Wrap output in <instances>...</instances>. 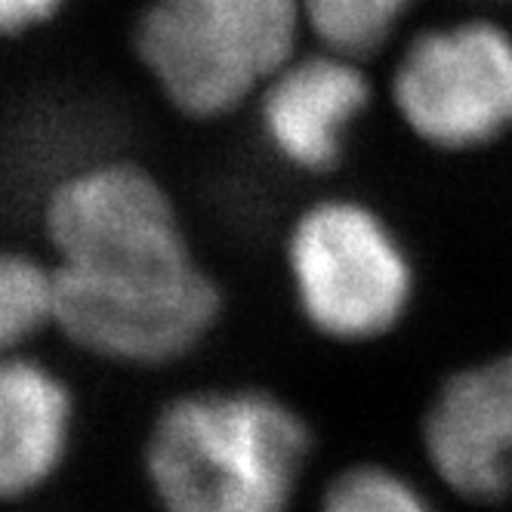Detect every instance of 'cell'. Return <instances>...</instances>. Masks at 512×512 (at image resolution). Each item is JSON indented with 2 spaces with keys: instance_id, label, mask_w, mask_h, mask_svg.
Returning a JSON list of instances; mask_svg holds the SVG:
<instances>
[{
  "instance_id": "cell-1",
  "label": "cell",
  "mask_w": 512,
  "mask_h": 512,
  "mask_svg": "<svg viewBox=\"0 0 512 512\" xmlns=\"http://www.w3.org/2000/svg\"><path fill=\"white\" fill-rule=\"evenodd\" d=\"M312 457V426L260 386L179 392L142 442L161 512H290Z\"/></svg>"
},
{
  "instance_id": "cell-2",
  "label": "cell",
  "mask_w": 512,
  "mask_h": 512,
  "mask_svg": "<svg viewBox=\"0 0 512 512\" xmlns=\"http://www.w3.org/2000/svg\"><path fill=\"white\" fill-rule=\"evenodd\" d=\"M300 0H145L133 53L173 112L216 121L294 59Z\"/></svg>"
},
{
  "instance_id": "cell-3",
  "label": "cell",
  "mask_w": 512,
  "mask_h": 512,
  "mask_svg": "<svg viewBox=\"0 0 512 512\" xmlns=\"http://www.w3.org/2000/svg\"><path fill=\"white\" fill-rule=\"evenodd\" d=\"M56 331L118 368H167L192 355L223 315V290L198 253L108 269L56 266Z\"/></svg>"
},
{
  "instance_id": "cell-4",
  "label": "cell",
  "mask_w": 512,
  "mask_h": 512,
  "mask_svg": "<svg viewBox=\"0 0 512 512\" xmlns=\"http://www.w3.org/2000/svg\"><path fill=\"white\" fill-rule=\"evenodd\" d=\"M284 253L303 318L331 340L383 337L414 300V263L405 244L361 201L309 204L290 226Z\"/></svg>"
},
{
  "instance_id": "cell-5",
  "label": "cell",
  "mask_w": 512,
  "mask_h": 512,
  "mask_svg": "<svg viewBox=\"0 0 512 512\" xmlns=\"http://www.w3.org/2000/svg\"><path fill=\"white\" fill-rule=\"evenodd\" d=\"M41 226L56 266L105 269L189 256L170 189L130 158H84L47 182Z\"/></svg>"
},
{
  "instance_id": "cell-6",
  "label": "cell",
  "mask_w": 512,
  "mask_h": 512,
  "mask_svg": "<svg viewBox=\"0 0 512 512\" xmlns=\"http://www.w3.org/2000/svg\"><path fill=\"white\" fill-rule=\"evenodd\" d=\"M392 102L420 139L463 152L512 127V31L466 19L420 31L398 59Z\"/></svg>"
},
{
  "instance_id": "cell-7",
  "label": "cell",
  "mask_w": 512,
  "mask_h": 512,
  "mask_svg": "<svg viewBox=\"0 0 512 512\" xmlns=\"http://www.w3.org/2000/svg\"><path fill=\"white\" fill-rule=\"evenodd\" d=\"M423 448L460 497H512V352L469 364L435 389L423 414Z\"/></svg>"
},
{
  "instance_id": "cell-8",
  "label": "cell",
  "mask_w": 512,
  "mask_h": 512,
  "mask_svg": "<svg viewBox=\"0 0 512 512\" xmlns=\"http://www.w3.org/2000/svg\"><path fill=\"white\" fill-rule=\"evenodd\" d=\"M368 105L371 78L355 59L321 53L281 65L256 96V118L275 158L324 173L340 164L349 130Z\"/></svg>"
},
{
  "instance_id": "cell-9",
  "label": "cell",
  "mask_w": 512,
  "mask_h": 512,
  "mask_svg": "<svg viewBox=\"0 0 512 512\" xmlns=\"http://www.w3.org/2000/svg\"><path fill=\"white\" fill-rule=\"evenodd\" d=\"M78 435V398L68 377L31 352L0 361V503L44 491Z\"/></svg>"
},
{
  "instance_id": "cell-10",
  "label": "cell",
  "mask_w": 512,
  "mask_h": 512,
  "mask_svg": "<svg viewBox=\"0 0 512 512\" xmlns=\"http://www.w3.org/2000/svg\"><path fill=\"white\" fill-rule=\"evenodd\" d=\"M56 327V269L34 253L0 244V361Z\"/></svg>"
},
{
  "instance_id": "cell-11",
  "label": "cell",
  "mask_w": 512,
  "mask_h": 512,
  "mask_svg": "<svg viewBox=\"0 0 512 512\" xmlns=\"http://www.w3.org/2000/svg\"><path fill=\"white\" fill-rule=\"evenodd\" d=\"M303 19L321 38V44L358 59L380 50L414 0H300Z\"/></svg>"
},
{
  "instance_id": "cell-12",
  "label": "cell",
  "mask_w": 512,
  "mask_h": 512,
  "mask_svg": "<svg viewBox=\"0 0 512 512\" xmlns=\"http://www.w3.org/2000/svg\"><path fill=\"white\" fill-rule=\"evenodd\" d=\"M321 512H435L426 494L383 463H355L337 472L321 494Z\"/></svg>"
},
{
  "instance_id": "cell-13",
  "label": "cell",
  "mask_w": 512,
  "mask_h": 512,
  "mask_svg": "<svg viewBox=\"0 0 512 512\" xmlns=\"http://www.w3.org/2000/svg\"><path fill=\"white\" fill-rule=\"evenodd\" d=\"M68 0H0V38L16 41L50 25Z\"/></svg>"
}]
</instances>
